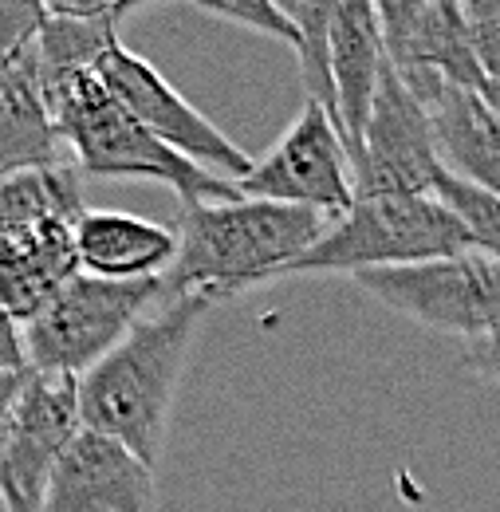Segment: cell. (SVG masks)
<instances>
[{
    "label": "cell",
    "instance_id": "cell-1",
    "mask_svg": "<svg viewBox=\"0 0 500 512\" xmlns=\"http://www.w3.org/2000/svg\"><path fill=\"white\" fill-rule=\"evenodd\" d=\"M327 229L331 217L304 205L256 197L189 205L178 221V260L166 272V292L170 300L205 296L217 304L284 280L288 268L312 253Z\"/></svg>",
    "mask_w": 500,
    "mask_h": 512
},
{
    "label": "cell",
    "instance_id": "cell-2",
    "mask_svg": "<svg viewBox=\"0 0 500 512\" xmlns=\"http://www.w3.org/2000/svg\"><path fill=\"white\" fill-rule=\"evenodd\" d=\"M209 308L213 304L205 296H178L158 316L138 323L103 363H95L79 379L83 430L123 442L154 469L166 446L189 343Z\"/></svg>",
    "mask_w": 500,
    "mask_h": 512
},
{
    "label": "cell",
    "instance_id": "cell-3",
    "mask_svg": "<svg viewBox=\"0 0 500 512\" xmlns=\"http://www.w3.org/2000/svg\"><path fill=\"white\" fill-rule=\"evenodd\" d=\"M48 111L56 119V130L67 142L75 170L91 178H142L162 182L178 193L182 209L201 201H237V182L189 162L174 146L154 138L130 111L119 107V99L103 87L95 71L63 83L44 95Z\"/></svg>",
    "mask_w": 500,
    "mask_h": 512
},
{
    "label": "cell",
    "instance_id": "cell-4",
    "mask_svg": "<svg viewBox=\"0 0 500 512\" xmlns=\"http://www.w3.org/2000/svg\"><path fill=\"white\" fill-rule=\"evenodd\" d=\"M461 253H473V237L441 197H355V205L331 221L319 245L300 256L288 276H359Z\"/></svg>",
    "mask_w": 500,
    "mask_h": 512
},
{
    "label": "cell",
    "instance_id": "cell-5",
    "mask_svg": "<svg viewBox=\"0 0 500 512\" xmlns=\"http://www.w3.org/2000/svg\"><path fill=\"white\" fill-rule=\"evenodd\" d=\"M166 280H99V276H71L56 292V300L24 327V355L28 371L83 379L95 363H103L126 335L146 320V308L158 304Z\"/></svg>",
    "mask_w": 500,
    "mask_h": 512
},
{
    "label": "cell",
    "instance_id": "cell-6",
    "mask_svg": "<svg viewBox=\"0 0 500 512\" xmlns=\"http://www.w3.org/2000/svg\"><path fill=\"white\" fill-rule=\"evenodd\" d=\"M355 284L382 308L445 335H461L465 343L500 335V264L477 249L410 268L359 272Z\"/></svg>",
    "mask_w": 500,
    "mask_h": 512
},
{
    "label": "cell",
    "instance_id": "cell-7",
    "mask_svg": "<svg viewBox=\"0 0 500 512\" xmlns=\"http://www.w3.org/2000/svg\"><path fill=\"white\" fill-rule=\"evenodd\" d=\"M237 193L319 209L331 221L343 217L355 205V166L331 115L319 103H304L300 119L284 130V138L252 162L245 178H237Z\"/></svg>",
    "mask_w": 500,
    "mask_h": 512
},
{
    "label": "cell",
    "instance_id": "cell-8",
    "mask_svg": "<svg viewBox=\"0 0 500 512\" xmlns=\"http://www.w3.org/2000/svg\"><path fill=\"white\" fill-rule=\"evenodd\" d=\"M445 174L430 111L386 60L355 158V197H434Z\"/></svg>",
    "mask_w": 500,
    "mask_h": 512
},
{
    "label": "cell",
    "instance_id": "cell-9",
    "mask_svg": "<svg viewBox=\"0 0 500 512\" xmlns=\"http://www.w3.org/2000/svg\"><path fill=\"white\" fill-rule=\"evenodd\" d=\"M83 430L79 379L28 371L12 430L0 449V501L4 512H44L63 453Z\"/></svg>",
    "mask_w": 500,
    "mask_h": 512
},
{
    "label": "cell",
    "instance_id": "cell-10",
    "mask_svg": "<svg viewBox=\"0 0 500 512\" xmlns=\"http://www.w3.org/2000/svg\"><path fill=\"white\" fill-rule=\"evenodd\" d=\"M95 75L103 79V87L119 99V107L130 111L142 127L150 130L154 138H162L166 146H174L178 154H186L189 162L197 166H221L237 178H245L252 170V158L233 142L225 138L217 123H209L186 95H178L162 75L158 67L146 64L142 56L126 52L123 40L99 60Z\"/></svg>",
    "mask_w": 500,
    "mask_h": 512
},
{
    "label": "cell",
    "instance_id": "cell-11",
    "mask_svg": "<svg viewBox=\"0 0 500 512\" xmlns=\"http://www.w3.org/2000/svg\"><path fill=\"white\" fill-rule=\"evenodd\" d=\"M378 20H382V40H386V60L394 64L398 75L430 71V75H441L445 83H457V87H469L493 99V87L477 64L461 4L390 0V4H378Z\"/></svg>",
    "mask_w": 500,
    "mask_h": 512
},
{
    "label": "cell",
    "instance_id": "cell-12",
    "mask_svg": "<svg viewBox=\"0 0 500 512\" xmlns=\"http://www.w3.org/2000/svg\"><path fill=\"white\" fill-rule=\"evenodd\" d=\"M402 83L430 111L445 170L473 186L500 197V107L481 91L445 83L441 75H402Z\"/></svg>",
    "mask_w": 500,
    "mask_h": 512
},
{
    "label": "cell",
    "instance_id": "cell-13",
    "mask_svg": "<svg viewBox=\"0 0 500 512\" xmlns=\"http://www.w3.org/2000/svg\"><path fill=\"white\" fill-rule=\"evenodd\" d=\"M44 512H154V469L123 442L79 430L52 477Z\"/></svg>",
    "mask_w": 500,
    "mask_h": 512
},
{
    "label": "cell",
    "instance_id": "cell-14",
    "mask_svg": "<svg viewBox=\"0 0 500 512\" xmlns=\"http://www.w3.org/2000/svg\"><path fill=\"white\" fill-rule=\"evenodd\" d=\"M331 71H335V95H339V134L355 166L367 123H371L378 79L386 71V40H382L378 4L371 0L331 4Z\"/></svg>",
    "mask_w": 500,
    "mask_h": 512
},
{
    "label": "cell",
    "instance_id": "cell-15",
    "mask_svg": "<svg viewBox=\"0 0 500 512\" xmlns=\"http://www.w3.org/2000/svg\"><path fill=\"white\" fill-rule=\"evenodd\" d=\"M75 256L79 272L99 280H166L178 260V229L119 209H87L75 221Z\"/></svg>",
    "mask_w": 500,
    "mask_h": 512
},
{
    "label": "cell",
    "instance_id": "cell-16",
    "mask_svg": "<svg viewBox=\"0 0 500 512\" xmlns=\"http://www.w3.org/2000/svg\"><path fill=\"white\" fill-rule=\"evenodd\" d=\"M71 276H79L75 225L44 221L0 233V312L12 323L28 327Z\"/></svg>",
    "mask_w": 500,
    "mask_h": 512
},
{
    "label": "cell",
    "instance_id": "cell-17",
    "mask_svg": "<svg viewBox=\"0 0 500 512\" xmlns=\"http://www.w3.org/2000/svg\"><path fill=\"white\" fill-rule=\"evenodd\" d=\"M24 170H75L40 87L36 48L0 75V178Z\"/></svg>",
    "mask_w": 500,
    "mask_h": 512
},
{
    "label": "cell",
    "instance_id": "cell-18",
    "mask_svg": "<svg viewBox=\"0 0 500 512\" xmlns=\"http://www.w3.org/2000/svg\"><path fill=\"white\" fill-rule=\"evenodd\" d=\"M130 12L103 16V20H63L44 12V28L36 36V67L44 95L63 83L95 71L99 60L119 44V24Z\"/></svg>",
    "mask_w": 500,
    "mask_h": 512
},
{
    "label": "cell",
    "instance_id": "cell-19",
    "mask_svg": "<svg viewBox=\"0 0 500 512\" xmlns=\"http://www.w3.org/2000/svg\"><path fill=\"white\" fill-rule=\"evenodd\" d=\"M87 213L75 170H24L0 178V233L32 229L44 221L75 225Z\"/></svg>",
    "mask_w": 500,
    "mask_h": 512
},
{
    "label": "cell",
    "instance_id": "cell-20",
    "mask_svg": "<svg viewBox=\"0 0 500 512\" xmlns=\"http://www.w3.org/2000/svg\"><path fill=\"white\" fill-rule=\"evenodd\" d=\"M284 8L300 28L296 56H300V83L308 91V103H319L339 127V95H335V71H331V4L296 0Z\"/></svg>",
    "mask_w": 500,
    "mask_h": 512
},
{
    "label": "cell",
    "instance_id": "cell-21",
    "mask_svg": "<svg viewBox=\"0 0 500 512\" xmlns=\"http://www.w3.org/2000/svg\"><path fill=\"white\" fill-rule=\"evenodd\" d=\"M434 197H441L465 221V229L473 237V249L500 264V197H493V193L485 190H473V186L457 182L453 174L441 178Z\"/></svg>",
    "mask_w": 500,
    "mask_h": 512
},
{
    "label": "cell",
    "instance_id": "cell-22",
    "mask_svg": "<svg viewBox=\"0 0 500 512\" xmlns=\"http://www.w3.org/2000/svg\"><path fill=\"white\" fill-rule=\"evenodd\" d=\"M197 8L213 20H225V24H245L260 36H272L280 44H288L292 52H300V28L296 20L288 16L284 4L276 0H233V4H213V0H197Z\"/></svg>",
    "mask_w": 500,
    "mask_h": 512
},
{
    "label": "cell",
    "instance_id": "cell-23",
    "mask_svg": "<svg viewBox=\"0 0 500 512\" xmlns=\"http://www.w3.org/2000/svg\"><path fill=\"white\" fill-rule=\"evenodd\" d=\"M40 28H44V4L0 0V75L36 48Z\"/></svg>",
    "mask_w": 500,
    "mask_h": 512
},
{
    "label": "cell",
    "instance_id": "cell-24",
    "mask_svg": "<svg viewBox=\"0 0 500 512\" xmlns=\"http://www.w3.org/2000/svg\"><path fill=\"white\" fill-rule=\"evenodd\" d=\"M461 12L473 36L477 64L493 87V99H500V0H465Z\"/></svg>",
    "mask_w": 500,
    "mask_h": 512
},
{
    "label": "cell",
    "instance_id": "cell-25",
    "mask_svg": "<svg viewBox=\"0 0 500 512\" xmlns=\"http://www.w3.org/2000/svg\"><path fill=\"white\" fill-rule=\"evenodd\" d=\"M461 367L473 371V375H481L485 383L500 386V335L465 343V351H461Z\"/></svg>",
    "mask_w": 500,
    "mask_h": 512
},
{
    "label": "cell",
    "instance_id": "cell-26",
    "mask_svg": "<svg viewBox=\"0 0 500 512\" xmlns=\"http://www.w3.org/2000/svg\"><path fill=\"white\" fill-rule=\"evenodd\" d=\"M24 367H28V355H24V327L12 323L0 312V375L24 371Z\"/></svg>",
    "mask_w": 500,
    "mask_h": 512
},
{
    "label": "cell",
    "instance_id": "cell-27",
    "mask_svg": "<svg viewBox=\"0 0 500 512\" xmlns=\"http://www.w3.org/2000/svg\"><path fill=\"white\" fill-rule=\"evenodd\" d=\"M24 383H28V367L0 375V449H4L8 430H12V414H16V402H20V394H24Z\"/></svg>",
    "mask_w": 500,
    "mask_h": 512
}]
</instances>
